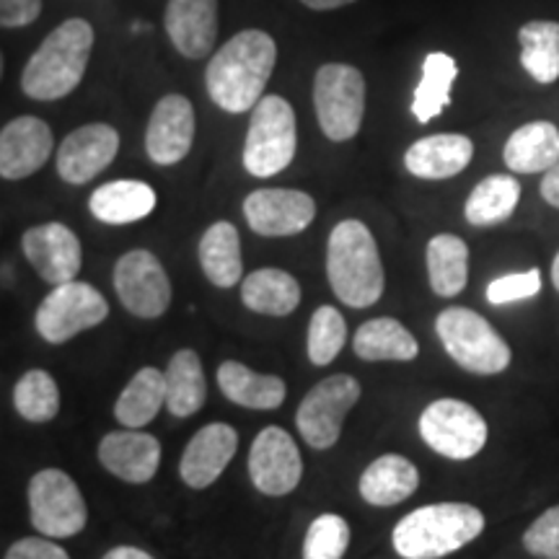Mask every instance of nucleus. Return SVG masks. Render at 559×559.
I'll list each match as a JSON object with an SVG mask.
<instances>
[{
    "label": "nucleus",
    "instance_id": "9d476101",
    "mask_svg": "<svg viewBox=\"0 0 559 559\" xmlns=\"http://www.w3.org/2000/svg\"><path fill=\"white\" fill-rule=\"evenodd\" d=\"M487 423L472 404L436 400L419 415V436L432 451L453 461L474 459L487 443Z\"/></svg>",
    "mask_w": 559,
    "mask_h": 559
},
{
    "label": "nucleus",
    "instance_id": "f03ea898",
    "mask_svg": "<svg viewBox=\"0 0 559 559\" xmlns=\"http://www.w3.org/2000/svg\"><path fill=\"white\" fill-rule=\"evenodd\" d=\"M326 277L334 296L353 309H368L383 296L386 275L379 243L366 223L342 221L332 228L326 243Z\"/></svg>",
    "mask_w": 559,
    "mask_h": 559
},
{
    "label": "nucleus",
    "instance_id": "2eb2a0df",
    "mask_svg": "<svg viewBox=\"0 0 559 559\" xmlns=\"http://www.w3.org/2000/svg\"><path fill=\"white\" fill-rule=\"evenodd\" d=\"M120 151V132L111 124H83L62 140L58 151V174L68 185H86L102 174Z\"/></svg>",
    "mask_w": 559,
    "mask_h": 559
},
{
    "label": "nucleus",
    "instance_id": "a211bd4d",
    "mask_svg": "<svg viewBox=\"0 0 559 559\" xmlns=\"http://www.w3.org/2000/svg\"><path fill=\"white\" fill-rule=\"evenodd\" d=\"M52 156V130L39 117H16L0 132V174L3 179H26Z\"/></svg>",
    "mask_w": 559,
    "mask_h": 559
},
{
    "label": "nucleus",
    "instance_id": "58836bf2",
    "mask_svg": "<svg viewBox=\"0 0 559 559\" xmlns=\"http://www.w3.org/2000/svg\"><path fill=\"white\" fill-rule=\"evenodd\" d=\"M542 290V272L526 270L513 272V275H502L487 285V300L492 306L515 304V300H528Z\"/></svg>",
    "mask_w": 559,
    "mask_h": 559
},
{
    "label": "nucleus",
    "instance_id": "f257e3e1",
    "mask_svg": "<svg viewBox=\"0 0 559 559\" xmlns=\"http://www.w3.org/2000/svg\"><path fill=\"white\" fill-rule=\"evenodd\" d=\"M275 62L277 47L267 32H239L213 55L205 70L210 99L230 115L254 109L262 102Z\"/></svg>",
    "mask_w": 559,
    "mask_h": 559
},
{
    "label": "nucleus",
    "instance_id": "473e14b6",
    "mask_svg": "<svg viewBox=\"0 0 559 559\" xmlns=\"http://www.w3.org/2000/svg\"><path fill=\"white\" fill-rule=\"evenodd\" d=\"M459 75V66L451 55L430 52L423 62V79H419L415 96H412V115L417 122L428 124L451 104V88Z\"/></svg>",
    "mask_w": 559,
    "mask_h": 559
},
{
    "label": "nucleus",
    "instance_id": "37998d69",
    "mask_svg": "<svg viewBox=\"0 0 559 559\" xmlns=\"http://www.w3.org/2000/svg\"><path fill=\"white\" fill-rule=\"evenodd\" d=\"M542 198L549 202L551 207H559V160L551 169L544 174L542 181Z\"/></svg>",
    "mask_w": 559,
    "mask_h": 559
},
{
    "label": "nucleus",
    "instance_id": "4be33fe9",
    "mask_svg": "<svg viewBox=\"0 0 559 559\" xmlns=\"http://www.w3.org/2000/svg\"><path fill=\"white\" fill-rule=\"evenodd\" d=\"M474 143L466 135H430L409 145L404 166L419 179H451L469 166Z\"/></svg>",
    "mask_w": 559,
    "mask_h": 559
},
{
    "label": "nucleus",
    "instance_id": "423d86ee",
    "mask_svg": "<svg viewBox=\"0 0 559 559\" xmlns=\"http://www.w3.org/2000/svg\"><path fill=\"white\" fill-rule=\"evenodd\" d=\"M298 132L296 111L283 96H262L251 109V122L243 143V166L251 177H275L296 158Z\"/></svg>",
    "mask_w": 559,
    "mask_h": 559
},
{
    "label": "nucleus",
    "instance_id": "c03bdc74",
    "mask_svg": "<svg viewBox=\"0 0 559 559\" xmlns=\"http://www.w3.org/2000/svg\"><path fill=\"white\" fill-rule=\"evenodd\" d=\"M104 559H153L148 551L135 549V547H117L104 555Z\"/></svg>",
    "mask_w": 559,
    "mask_h": 559
},
{
    "label": "nucleus",
    "instance_id": "49530a36",
    "mask_svg": "<svg viewBox=\"0 0 559 559\" xmlns=\"http://www.w3.org/2000/svg\"><path fill=\"white\" fill-rule=\"evenodd\" d=\"M551 283H555V288L559 290V254L555 257V264H551Z\"/></svg>",
    "mask_w": 559,
    "mask_h": 559
},
{
    "label": "nucleus",
    "instance_id": "7c9ffc66",
    "mask_svg": "<svg viewBox=\"0 0 559 559\" xmlns=\"http://www.w3.org/2000/svg\"><path fill=\"white\" fill-rule=\"evenodd\" d=\"M166 404V373L158 368H143L132 376L115 404V417L124 428L140 430L153 423L158 409Z\"/></svg>",
    "mask_w": 559,
    "mask_h": 559
},
{
    "label": "nucleus",
    "instance_id": "e433bc0d",
    "mask_svg": "<svg viewBox=\"0 0 559 559\" xmlns=\"http://www.w3.org/2000/svg\"><path fill=\"white\" fill-rule=\"evenodd\" d=\"M347 340V324L342 319V313L334 306H321L313 311L311 324H309V358L313 366H330L345 347Z\"/></svg>",
    "mask_w": 559,
    "mask_h": 559
},
{
    "label": "nucleus",
    "instance_id": "ddd939ff",
    "mask_svg": "<svg viewBox=\"0 0 559 559\" xmlns=\"http://www.w3.org/2000/svg\"><path fill=\"white\" fill-rule=\"evenodd\" d=\"M249 477L262 495L283 498L298 487L304 477V459L288 432L283 428H264L249 451Z\"/></svg>",
    "mask_w": 559,
    "mask_h": 559
},
{
    "label": "nucleus",
    "instance_id": "39448f33",
    "mask_svg": "<svg viewBox=\"0 0 559 559\" xmlns=\"http://www.w3.org/2000/svg\"><path fill=\"white\" fill-rule=\"evenodd\" d=\"M436 332L453 362H459L469 373H502L513 358L508 342L495 332V326L477 311L464 309V306H451V309L438 313Z\"/></svg>",
    "mask_w": 559,
    "mask_h": 559
},
{
    "label": "nucleus",
    "instance_id": "72a5a7b5",
    "mask_svg": "<svg viewBox=\"0 0 559 559\" xmlns=\"http://www.w3.org/2000/svg\"><path fill=\"white\" fill-rule=\"evenodd\" d=\"M521 185L508 174H492V177L481 179L474 187L469 200L464 205V215L472 226H498L508 221L513 210L519 207Z\"/></svg>",
    "mask_w": 559,
    "mask_h": 559
},
{
    "label": "nucleus",
    "instance_id": "c85d7f7f",
    "mask_svg": "<svg viewBox=\"0 0 559 559\" xmlns=\"http://www.w3.org/2000/svg\"><path fill=\"white\" fill-rule=\"evenodd\" d=\"M207 383L200 355L194 349H179L166 368V407L174 417L185 419L205 407Z\"/></svg>",
    "mask_w": 559,
    "mask_h": 559
},
{
    "label": "nucleus",
    "instance_id": "f8f14e48",
    "mask_svg": "<svg viewBox=\"0 0 559 559\" xmlns=\"http://www.w3.org/2000/svg\"><path fill=\"white\" fill-rule=\"evenodd\" d=\"M115 290L132 317L158 319L171 306V283L164 264L145 249H132L115 264Z\"/></svg>",
    "mask_w": 559,
    "mask_h": 559
},
{
    "label": "nucleus",
    "instance_id": "bb28decb",
    "mask_svg": "<svg viewBox=\"0 0 559 559\" xmlns=\"http://www.w3.org/2000/svg\"><path fill=\"white\" fill-rule=\"evenodd\" d=\"M200 264L207 280L218 288H234L243 275L241 239L234 223H213L200 241Z\"/></svg>",
    "mask_w": 559,
    "mask_h": 559
},
{
    "label": "nucleus",
    "instance_id": "cd10ccee",
    "mask_svg": "<svg viewBox=\"0 0 559 559\" xmlns=\"http://www.w3.org/2000/svg\"><path fill=\"white\" fill-rule=\"evenodd\" d=\"M243 306L264 317H288L300 304L298 280L285 270H257L241 283Z\"/></svg>",
    "mask_w": 559,
    "mask_h": 559
},
{
    "label": "nucleus",
    "instance_id": "a19ab883",
    "mask_svg": "<svg viewBox=\"0 0 559 559\" xmlns=\"http://www.w3.org/2000/svg\"><path fill=\"white\" fill-rule=\"evenodd\" d=\"M3 559H70L68 551L52 544L50 536L47 539H37V536H29V539H19L11 544V549L5 551Z\"/></svg>",
    "mask_w": 559,
    "mask_h": 559
},
{
    "label": "nucleus",
    "instance_id": "4c0bfd02",
    "mask_svg": "<svg viewBox=\"0 0 559 559\" xmlns=\"http://www.w3.org/2000/svg\"><path fill=\"white\" fill-rule=\"evenodd\" d=\"M349 547V526L342 515L324 513L311 523L304 539V559H342Z\"/></svg>",
    "mask_w": 559,
    "mask_h": 559
},
{
    "label": "nucleus",
    "instance_id": "412c9836",
    "mask_svg": "<svg viewBox=\"0 0 559 559\" xmlns=\"http://www.w3.org/2000/svg\"><path fill=\"white\" fill-rule=\"evenodd\" d=\"M102 466L130 485H145L156 477L160 466V443L148 432L120 430L109 432L99 443Z\"/></svg>",
    "mask_w": 559,
    "mask_h": 559
},
{
    "label": "nucleus",
    "instance_id": "4468645a",
    "mask_svg": "<svg viewBox=\"0 0 559 559\" xmlns=\"http://www.w3.org/2000/svg\"><path fill=\"white\" fill-rule=\"evenodd\" d=\"M243 218L260 236H293L317 218V202L300 190H257L243 200Z\"/></svg>",
    "mask_w": 559,
    "mask_h": 559
},
{
    "label": "nucleus",
    "instance_id": "79ce46f5",
    "mask_svg": "<svg viewBox=\"0 0 559 559\" xmlns=\"http://www.w3.org/2000/svg\"><path fill=\"white\" fill-rule=\"evenodd\" d=\"M41 11V0H0V24L5 29H19L37 21Z\"/></svg>",
    "mask_w": 559,
    "mask_h": 559
},
{
    "label": "nucleus",
    "instance_id": "7ed1b4c3",
    "mask_svg": "<svg viewBox=\"0 0 559 559\" xmlns=\"http://www.w3.org/2000/svg\"><path fill=\"white\" fill-rule=\"evenodd\" d=\"M94 50V29L88 21L68 19L47 34L39 50L26 62L21 88L29 99L58 102L79 88Z\"/></svg>",
    "mask_w": 559,
    "mask_h": 559
},
{
    "label": "nucleus",
    "instance_id": "c756f323",
    "mask_svg": "<svg viewBox=\"0 0 559 559\" xmlns=\"http://www.w3.org/2000/svg\"><path fill=\"white\" fill-rule=\"evenodd\" d=\"M353 347H355V355L368 362H376V360L409 362L415 360L419 353L415 334H412L404 324H400V321L389 317L366 321V324L358 330V334H355Z\"/></svg>",
    "mask_w": 559,
    "mask_h": 559
},
{
    "label": "nucleus",
    "instance_id": "6ab92c4d",
    "mask_svg": "<svg viewBox=\"0 0 559 559\" xmlns=\"http://www.w3.org/2000/svg\"><path fill=\"white\" fill-rule=\"evenodd\" d=\"M236 449H239V432L226 423L205 425V428L194 432V438L181 453L179 464L185 485L192 489H205L213 481H218L230 459H234Z\"/></svg>",
    "mask_w": 559,
    "mask_h": 559
},
{
    "label": "nucleus",
    "instance_id": "9b49d317",
    "mask_svg": "<svg viewBox=\"0 0 559 559\" xmlns=\"http://www.w3.org/2000/svg\"><path fill=\"white\" fill-rule=\"evenodd\" d=\"M360 400V383L353 376L337 373L317 383L300 402L296 425L300 438L317 451L332 449L340 440L347 412Z\"/></svg>",
    "mask_w": 559,
    "mask_h": 559
},
{
    "label": "nucleus",
    "instance_id": "20e7f679",
    "mask_svg": "<svg viewBox=\"0 0 559 559\" xmlns=\"http://www.w3.org/2000/svg\"><path fill=\"white\" fill-rule=\"evenodd\" d=\"M485 515L466 502H436L412 510L396 523L394 549L404 559H440L477 539Z\"/></svg>",
    "mask_w": 559,
    "mask_h": 559
},
{
    "label": "nucleus",
    "instance_id": "a18cd8bd",
    "mask_svg": "<svg viewBox=\"0 0 559 559\" xmlns=\"http://www.w3.org/2000/svg\"><path fill=\"white\" fill-rule=\"evenodd\" d=\"M304 5H309L313 11H332V9H342V5L355 3V0H300Z\"/></svg>",
    "mask_w": 559,
    "mask_h": 559
},
{
    "label": "nucleus",
    "instance_id": "0eeeda50",
    "mask_svg": "<svg viewBox=\"0 0 559 559\" xmlns=\"http://www.w3.org/2000/svg\"><path fill=\"white\" fill-rule=\"evenodd\" d=\"M313 107L326 138L334 143L353 140L366 115V79L360 70L345 62L321 66L313 81Z\"/></svg>",
    "mask_w": 559,
    "mask_h": 559
},
{
    "label": "nucleus",
    "instance_id": "f704fd0d",
    "mask_svg": "<svg viewBox=\"0 0 559 559\" xmlns=\"http://www.w3.org/2000/svg\"><path fill=\"white\" fill-rule=\"evenodd\" d=\"M521 62L536 83L559 79V24L557 21H528L519 32Z\"/></svg>",
    "mask_w": 559,
    "mask_h": 559
},
{
    "label": "nucleus",
    "instance_id": "aec40b11",
    "mask_svg": "<svg viewBox=\"0 0 559 559\" xmlns=\"http://www.w3.org/2000/svg\"><path fill=\"white\" fill-rule=\"evenodd\" d=\"M164 26L179 55L207 58L218 39V0H169Z\"/></svg>",
    "mask_w": 559,
    "mask_h": 559
},
{
    "label": "nucleus",
    "instance_id": "dca6fc26",
    "mask_svg": "<svg viewBox=\"0 0 559 559\" xmlns=\"http://www.w3.org/2000/svg\"><path fill=\"white\" fill-rule=\"evenodd\" d=\"M24 254L45 283L66 285L81 272V241L62 223H41L24 234Z\"/></svg>",
    "mask_w": 559,
    "mask_h": 559
},
{
    "label": "nucleus",
    "instance_id": "6e6552de",
    "mask_svg": "<svg viewBox=\"0 0 559 559\" xmlns=\"http://www.w3.org/2000/svg\"><path fill=\"white\" fill-rule=\"evenodd\" d=\"M29 519L41 536L70 539L88 523V508L79 485L60 469H41L29 481Z\"/></svg>",
    "mask_w": 559,
    "mask_h": 559
},
{
    "label": "nucleus",
    "instance_id": "b1692460",
    "mask_svg": "<svg viewBox=\"0 0 559 559\" xmlns=\"http://www.w3.org/2000/svg\"><path fill=\"white\" fill-rule=\"evenodd\" d=\"M419 472L409 459L386 453L370 461V466L360 477L362 500L376 508H391L396 502H404L417 492Z\"/></svg>",
    "mask_w": 559,
    "mask_h": 559
},
{
    "label": "nucleus",
    "instance_id": "ea45409f",
    "mask_svg": "<svg viewBox=\"0 0 559 559\" xmlns=\"http://www.w3.org/2000/svg\"><path fill=\"white\" fill-rule=\"evenodd\" d=\"M523 547L534 557L559 559V506L549 508L523 534Z\"/></svg>",
    "mask_w": 559,
    "mask_h": 559
},
{
    "label": "nucleus",
    "instance_id": "c9c22d12",
    "mask_svg": "<svg viewBox=\"0 0 559 559\" xmlns=\"http://www.w3.org/2000/svg\"><path fill=\"white\" fill-rule=\"evenodd\" d=\"M13 407L29 423H50L60 412V389L47 370H26L13 389Z\"/></svg>",
    "mask_w": 559,
    "mask_h": 559
},
{
    "label": "nucleus",
    "instance_id": "393cba45",
    "mask_svg": "<svg viewBox=\"0 0 559 559\" xmlns=\"http://www.w3.org/2000/svg\"><path fill=\"white\" fill-rule=\"evenodd\" d=\"M218 386L226 400L247 409H277L285 402V381L280 376L257 373L236 360L218 368Z\"/></svg>",
    "mask_w": 559,
    "mask_h": 559
},
{
    "label": "nucleus",
    "instance_id": "2f4dec72",
    "mask_svg": "<svg viewBox=\"0 0 559 559\" xmlns=\"http://www.w3.org/2000/svg\"><path fill=\"white\" fill-rule=\"evenodd\" d=\"M428 275L436 296H459L469 283V247L459 236L438 234L428 243Z\"/></svg>",
    "mask_w": 559,
    "mask_h": 559
},
{
    "label": "nucleus",
    "instance_id": "f3484780",
    "mask_svg": "<svg viewBox=\"0 0 559 559\" xmlns=\"http://www.w3.org/2000/svg\"><path fill=\"white\" fill-rule=\"evenodd\" d=\"M194 140V109L187 96L169 94L153 107L145 151L153 164L174 166L187 156Z\"/></svg>",
    "mask_w": 559,
    "mask_h": 559
},
{
    "label": "nucleus",
    "instance_id": "1a4fd4ad",
    "mask_svg": "<svg viewBox=\"0 0 559 559\" xmlns=\"http://www.w3.org/2000/svg\"><path fill=\"white\" fill-rule=\"evenodd\" d=\"M109 317V304L94 285L70 280L55 285L50 296L39 304L34 326L50 345H62L75 334L94 330Z\"/></svg>",
    "mask_w": 559,
    "mask_h": 559
},
{
    "label": "nucleus",
    "instance_id": "5701e85b",
    "mask_svg": "<svg viewBox=\"0 0 559 559\" xmlns=\"http://www.w3.org/2000/svg\"><path fill=\"white\" fill-rule=\"evenodd\" d=\"M156 207V192L151 185L138 179L107 181L94 190L88 200V210L96 221L107 226H128V223L148 218Z\"/></svg>",
    "mask_w": 559,
    "mask_h": 559
},
{
    "label": "nucleus",
    "instance_id": "a878e982",
    "mask_svg": "<svg viewBox=\"0 0 559 559\" xmlns=\"http://www.w3.org/2000/svg\"><path fill=\"white\" fill-rule=\"evenodd\" d=\"M510 171H549L559 160V130L551 122H528L508 138L502 151Z\"/></svg>",
    "mask_w": 559,
    "mask_h": 559
}]
</instances>
